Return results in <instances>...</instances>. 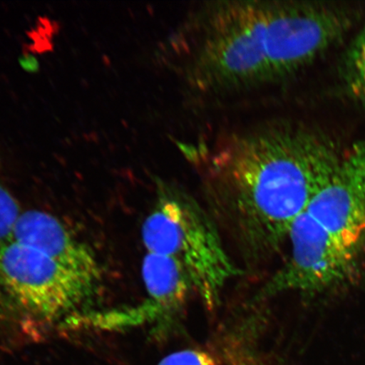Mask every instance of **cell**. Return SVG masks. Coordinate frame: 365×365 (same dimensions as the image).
<instances>
[{
	"label": "cell",
	"instance_id": "cell-8",
	"mask_svg": "<svg viewBox=\"0 0 365 365\" xmlns=\"http://www.w3.org/2000/svg\"><path fill=\"white\" fill-rule=\"evenodd\" d=\"M143 276L149 299L158 309L155 330L160 335L170 330L179 319L191 291L190 277L175 259L148 253L143 263Z\"/></svg>",
	"mask_w": 365,
	"mask_h": 365
},
{
	"label": "cell",
	"instance_id": "cell-5",
	"mask_svg": "<svg viewBox=\"0 0 365 365\" xmlns=\"http://www.w3.org/2000/svg\"><path fill=\"white\" fill-rule=\"evenodd\" d=\"M305 215L337 275L352 280L365 255V137L342 154Z\"/></svg>",
	"mask_w": 365,
	"mask_h": 365
},
{
	"label": "cell",
	"instance_id": "cell-4",
	"mask_svg": "<svg viewBox=\"0 0 365 365\" xmlns=\"http://www.w3.org/2000/svg\"><path fill=\"white\" fill-rule=\"evenodd\" d=\"M95 285L40 251L11 241L0 246V319L46 327L81 307Z\"/></svg>",
	"mask_w": 365,
	"mask_h": 365
},
{
	"label": "cell",
	"instance_id": "cell-9",
	"mask_svg": "<svg viewBox=\"0 0 365 365\" xmlns=\"http://www.w3.org/2000/svg\"><path fill=\"white\" fill-rule=\"evenodd\" d=\"M341 74L348 93L365 104V26L346 49Z\"/></svg>",
	"mask_w": 365,
	"mask_h": 365
},
{
	"label": "cell",
	"instance_id": "cell-2",
	"mask_svg": "<svg viewBox=\"0 0 365 365\" xmlns=\"http://www.w3.org/2000/svg\"><path fill=\"white\" fill-rule=\"evenodd\" d=\"M190 56V81L207 93L271 82L266 1L219 2L205 9L195 29Z\"/></svg>",
	"mask_w": 365,
	"mask_h": 365
},
{
	"label": "cell",
	"instance_id": "cell-1",
	"mask_svg": "<svg viewBox=\"0 0 365 365\" xmlns=\"http://www.w3.org/2000/svg\"><path fill=\"white\" fill-rule=\"evenodd\" d=\"M341 157L325 135L271 129L232 137L203 160L209 204L245 261L277 254Z\"/></svg>",
	"mask_w": 365,
	"mask_h": 365
},
{
	"label": "cell",
	"instance_id": "cell-10",
	"mask_svg": "<svg viewBox=\"0 0 365 365\" xmlns=\"http://www.w3.org/2000/svg\"><path fill=\"white\" fill-rule=\"evenodd\" d=\"M21 213L15 197L0 185V246L12 241L14 228Z\"/></svg>",
	"mask_w": 365,
	"mask_h": 365
},
{
	"label": "cell",
	"instance_id": "cell-3",
	"mask_svg": "<svg viewBox=\"0 0 365 365\" xmlns=\"http://www.w3.org/2000/svg\"><path fill=\"white\" fill-rule=\"evenodd\" d=\"M158 190L141 230L145 247L148 253L175 259L204 307L213 312L228 282L241 272L227 252L215 222L191 196L173 186Z\"/></svg>",
	"mask_w": 365,
	"mask_h": 365
},
{
	"label": "cell",
	"instance_id": "cell-6",
	"mask_svg": "<svg viewBox=\"0 0 365 365\" xmlns=\"http://www.w3.org/2000/svg\"><path fill=\"white\" fill-rule=\"evenodd\" d=\"M331 3L266 1V48L272 81L287 78L339 43L359 19Z\"/></svg>",
	"mask_w": 365,
	"mask_h": 365
},
{
	"label": "cell",
	"instance_id": "cell-7",
	"mask_svg": "<svg viewBox=\"0 0 365 365\" xmlns=\"http://www.w3.org/2000/svg\"><path fill=\"white\" fill-rule=\"evenodd\" d=\"M12 241L40 251L91 284L96 285L101 279V267L93 250L51 214L38 210L22 212Z\"/></svg>",
	"mask_w": 365,
	"mask_h": 365
},
{
	"label": "cell",
	"instance_id": "cell-11",
	"mask_svg": "<svg viewBox=\"0 0 365 365\" xmlns=\"http://www.w3.org/2000/svg\"><path fill=\"white\" fill-rule=\"evenodd\" d=\"M211 353L200 349H185L166 356L158 365H219Z\"/></svg>",
	"mask_w": 365,
	"mask_h": 365
}]
</instances>
